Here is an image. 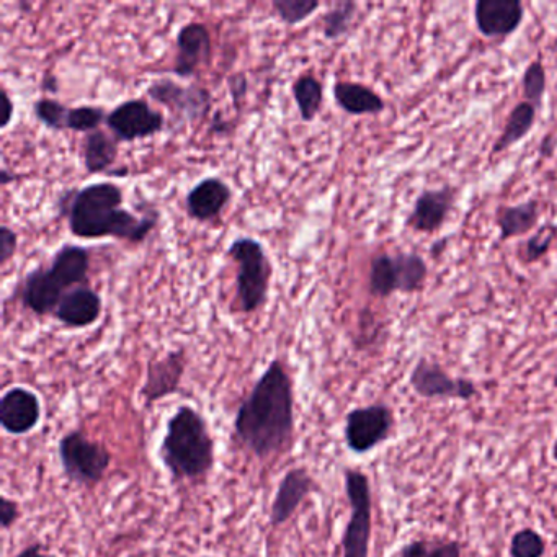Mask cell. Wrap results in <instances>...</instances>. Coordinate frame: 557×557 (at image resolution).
<instances>
[{"instance_id":"5bb4252c","label":"cell","mask_w":557,"mask_h":557,"mask_svg":"<svg viewBox=\"0 0 557 557\" xmlns=\"http://www.w3.org/2000/svg\"><path fill=\"white\" fill-rule=\"evenodd\" d=\"M318 482L306 466H296L289 469L276 488L270 507V524L280 528L292 520L293 515L301 507L302 502L315 492Z\"/></svg>"},{"instance_id":"ab89813d","label":"cell","mask_w":557,"mask_h":557,"mask_svg":"<svg viewBox=\"0 0 557 557\" xmlns=\"http://www.w3.org/2000/svg\"><path fill=\"white\" fill-rule=\"evenodd\" d=\"M2 100H4V115H2V123H0V128L5 129L12 123V119H14V102H12L11 97H9L8 90H2Z\"/></svg>"},{"instance_id":"f1b7e54d","label":"cell","mask_w":557,"mask_h":557,"mask_svg":"<svg viewBox=\"0 0 557 557\" xmlns=\"http://www.w3.org/2000/svg\"><path fill=\"white\" fill-rule=\"evenodd\" d=\"M272 5L276 17L283 24L295 27L311 18L321 8V2L319 0H273Z\"/></svg>"},{"instance_id":"7402d4cb","label":"cell","mask_w":557,"mask_h":557,"mask_svg":"<svg viewBox=\"0 0 557 557\" xmlns=\"http://www.w3.org/2000/svg\"><path fill=\"white\" fill-rule=\"evenodd\" d=\"M540 220V201L528 200L515 207H500L495 213V224L502 240L524 236L534 230Z\"/></svg>"},{"instance_id":"d6986e66","label":"cell","mask_w":557,"mask_h":557,"mask_svg":"<svg viewBox=\"0 0 557 557\" xmlns=\"http://www.w3.org/2000/svg\"><path fill=\"white\" fill-rule=\"evenodd\" d=\"M64 295L66 292L58 286L50 270L45 267H38L25 276L24 286H22V301H24L25 308L30 309L34 314L41 315V318L54 314Z\"/></svg>"},{"instance_id":"4316f807","label":"cell","mask_w":557,"mask_h":557,"mask_svg":"<svg viewBox=\"0 0 557 557\" xmlns=\"http://www.w3.org/2000/svg\"><path fill=\"white\" fill-rule=\"evenodd\" d=\"M368 288L374 298H389L397 289V272L394 256L389 253H380L371 260L370 280Z\"/></svg>"},{"instance_id":"9a60e30c","label":"cell","mask_w":557,"mask_h":557,"mask_svg":"<svg viewBox=\"0 0 557 557\" xmlns=\"http://www.w3.org/2000/svg\"><path fill=\"white\" fill-rule=\"evenodd\" d=\"M524 18L520 0H479L474 8L475 27L485 38H507Z\"/></svg>"},{"instance_id":"7c38bea8","label":"cell","mask_w":557,"mask_h":557,"mask_svg":"<svg viewBox=\"0 0 557 557\" xmlns=\"http://www.w3.org/2000/svg\"><path fill=\"white\" fill-rule=\"evenodd\" d=\"M40 420V397L28 387H11L0 397V425L9 435H28L37 429Z\"/></svg>"},{"instance_id":"8992f818","label":"cell","mask_w":557,"mask_h":557,"mask_svg":"<svg viewBox=\"0 0 557 557\" xmlns=\"http://www.w3.org/2000/svg\"><path fill=\"white\" fill-rule=\"evenodd\" d=\"M345 494L350 505V518L342 534V557H370L373 531V495L370 478L360 469H344Z\"/></svg>"},{"instance_id":"ac0fdd59","label":"cell","mask_w":557,"mask_h":557,"mask_svg":"<svg viewBox=\"0 0 557 557\" xmlns=\"http://www.w3.org/2000/svg\"><path fill=\"white\" fill-rule=\"evenodd\" d=\"M102 298L89 286L70 289L54 311V318L70 329H86L102 315Z\"/></svg>"},{"instance_id":"74e56055","label":"cell","mask_w":557,"mask_h":557,"mask_svg":"<svg viewBox=\"0 0 557 557\" xmlns=\"http://www.w3.org/2000/svg\"><path fill=\"white\" fill-rule=\"evenodd\" d=\"M230 90L231 97H233L234 100V107L239 109L244 100H246L247 90H249V83H247L246 76H244V74H237V76L231 77Z\"/></svg>"},{"instance_id":"60d3db41","label":"cell","mask_w":557,"mask_h":557,"mask_svg":"<svg viewBox=\"0 0 557 557\" xmlns=\"http://www.w3.org/2000/svg\"><path fill=\"white\" fill-rule=\"evenodd\" d=\"M231 123H227L226 120L221 119L220 113L213 116L211 120V132L218 133V135H226V133L231 132Z\"/></svg>"},{"instance_id":"484cf974","label":"cell","mask_w":557,"mask_h":557,"mask_svg":"<svg viewBox=\"0 0 557 557\" xmlns=\"http://www.w3.org/2000/svg\"><path fill=\"white\" fill-rule=\"evenodd\" d=\"M394 263H396L397 289L400 293L422 292L429 275L425 260L419 253L399 252L394 256Z\"/></svg>"},{"instance_id":"7a4b0ae2","label":"cell","mask_w":557,"mask_h":557,"mask_svg":"<svg viewBox=\"0 0 557 557\" xmlns=\"http://www.w3.org/2000/svg\"><path fill=\"white\" fill-rule=\"evenodd\" d=\"M61 213L67 218L70 231L79 239L115 237L139 244L154 231L156 213L138 218L123 208V190L110 182L87 185L61 198Z\"/></svg>"},{"instance_id":"bcb514c9","label":"cell","mask_w":557,"mask_h":557,"mask_svg":"<svg viewBox=\"0 0 557 557\" xmlns=\"http://www.w3.org/2000/svg\"><path fill=\"white\" fill-rule=\"evenodd\" d=\"M178 557H216V556H207V554H205V556H178Z\"/></svg>"},{"instance_id":"ee69618b","label":"cell","mask_w":557,"mask_h":557,"mask_svg":"<svg viewBox=\"0 0 557 557\" xmlns=\"http://www.w3.org/2000/svg\"><path fill=\"white\" fill-rule=\"evenodd\" d=\"M550 136H547L546 139H544L543 143H541V152H543L544 156H550V152H553L554 145L550 143Z\"/></svg>"},{"instance_id":"30bf717a","label":"cell","mask_w":557,"mask_h":557,"mask_svg":"<svg viewBox=\"0 0 557 557\" xmlns=\"http://www.w3.org/2000/svg\"><path fill=\"white\" fill-rule=\"evenodd\" d=\"M410 386L423 399L471 400L478 386L468 377H453L438 363L420 358L410 374Z\"/></svg>"},{"instance_id":"1f68e13d","label":"cell","mask_w":557,"mask_h":557,"mask_svg":"<svg viewBox=\"0 0 557 557\" xmlns=\"http://www.w3.org/2000/svg\"><path fill=\"white\" fill-rule=\"evenodd\" d=\"M35 119L53 132H63L66 129L67 115H70V107L61 103L57 99H40L35 102Z\"/></svg>"},{"instance_id":"f546056e","label":"cell","mask_w":557,"mask_h":557,"mask_svg":"<svg viewBox=\"0 0 557 557\" xmlns=\"http://www.w3.org/2000/svg\"><path fill=\"white\" fill-rule=\"evenodd\" d=\"M399 557H461L458 541L413 540L400 549Z\"/></svg>"},{"instance_id":"836d02e7","label":"cell","mask_w":557,"mask_h":557,"mask_svg":"<svg viewBox=\"0 0 557 557\" xmlns=\"http://www.w3.org/2000/svg\"><path fill=\"white\" fill-rule=\"evenodd\" d=\"M546 554V540L533 528H521L511 536V557H544Z\"/></svg>"},{"instance_id":"e575fe53","label":"cell","mask_w":557,"mask_h":557,"mask_svg":"<svg viewBox=\"0 0 557 557\" xmlns=\"http://www.w3.org/2000/svg\"><path fill=\"white\" fill-rule=\"evenodd\" d=\"M556 234L557 227L554 226V224H546V226L540 227V230L524 243V262L534 263L543 259V257L549 252L550 246H553L554 239H556Z\"/></svg>"},{"instance_id":"7bdbcfd3","label":"cell","mask_w":557,"mask_h":557,"mask_svg":"<svg viewBox=\"0 0 557 557\" xmlns=\"http://www.w3.org/2000/svg\"><path fill=\"white\" fill-rule=\"evenodd\" d=\"M14 181L15 175L11 174L8 169H2V171H0V184L4 185V187L5 185L12 184Z\"/></svg>"},{"instance_id":"6da1fadb","label":"cell","mask_w":557,"mask_h":557,"mask_svg":"<svg viewBox=\"0 0 557 557\" xmlns=\"http://www.w3.org/2000/svg\"><path fill=\"white\" fill-rule=\"evenodd\" d=\"M234 436L259 461L280 458L296 442L295 383L280 358L270 361L234 417Z\"/></svg>"},{"instance_id":"b9f144b4","label":"cell","mask_w":557,"mask_h":557,"mask_svg":"<svg viewBox=\"0 0 557 557\" xmlns=\"http://www.w3.org/2000/svg\"><path fill=\"white\" fill-rule=\"evenodd\" d=\"M41 89L48 94H58L60 92V81L54 74H50V76L45 77L44 83H41Z\"/></svg>"},{"instance_id":"83f0119b","label":"cell","mask_w":557,"mask_h":557,"mask_svg":"<svg viewBox=\"0 0 557 557\" xmlns=\"http://www.w3.org/2000/svg\"><path fill=\"white\" fill-rule=\"evenodd\" d=\"M358 5L355 2H337L329 9L322 21V34L327 40H338L350 30L351 22L357 15Z\"/></svg>"},{"instance_id":"3957f363","label":"cell","mask_w":557,"mask_h":557,"mask_svg":"<svg viewBox=\"0 0 557 557\" xmlns=\"http://www.w3.org/2000/svg\"><path fill=\"white\" fill-rule=\"evenodd\" d=\"M159 459L174 484L207 481L216 465V443L200 410L187 404L177 407L168 420Z\"/></svg>"},{"instance_id":"f6af8a7d","label":"cell","mask_w":557,"mask_h":557,"mask_svg":"<svg viewBox=\"0 0 557 557\" xmlns=\"http://www.w3.org/2000/svg\"><path fill=\"white\" fill-rule=\"evenodd\" d=\"M553 458H554V461L557 462V438H556V442H554V445H553Z\"/></svg>"},{"instance_id":"8fae6325","label":"cell","mask_w":557,"mask_h":557,"mask_svg":"<svg viewBox=\"0 0 557 557\" xmlns=\"http://www.w3.org/2000/svg\"><path fill=\"white\" fill-rule=\"evenodd\" d=\"M148 96L174 113L178 120H200L210 113V90L201 86H182L172 79L154 81L148 87Z\"/></svg>"},{"instance_id":"5b68a950","label":"cell","mask_w":557,"mask_h":557,"mask_svg":"<svg viewBox=\"0 0 557 557\" xmlns=\"http://www.w3.org/2000/svg\"><path fill=\"white\" fill-rule=\"evenodd\" d=\"M61 468L74 484L94 488L103 481L113 455L106 443L89 438L83 430H71L58 443Z\"/></svg>"},{"instance_id":"e0dca14e","label":"cell","mask_w":557,"mask_h":557,"mask_svg":"<svg viewBox=\"0 0 557 557\" xmlns=\"http://www.w3.org/2000/svg\"><path fill=\"white\" fill-rule=\"evenodd\" d=\"M231 200L233 190L226 182L218 177H207L188 191L185 208L191 220L207 223L220 218Z\"/></svg>"},{"instance_id":"d590c367","label":"cell","mask_w":557,"mask_h":557,"mask_svg":"<svg viewBox=\"0 0 557 557\" xmlns=\"http://www.w3.org/2000/svg\"><path fill=\"white\" fill-rule=\"evenodd\" d=\"M21 518L22 508L17 500L5 497V495L0 498V527H2V530H11L12 527L18 523Z\"/></svg>"},{"instance_id":"2e32d148","label":"cell","mask_w":557,"mask_h":557,"mask_svg":"<svg viewBox=\"0 0 557 557\" xmlns=\"http://www.w3.org/2000/svg\"><path fill=\"white\" fill-rule=\"evenodd\" d=\"M455 188L442 187L436 190H423L413 205L406 220V226L416 233L433 234L445 226L453 207H455Z\"/></svg>"},{"instance_id":"8d00e7d4","label":"cell","mask_w":557,"mask_h":557,"mask_svg":"<svg viewBox=\"0 0 557 557\" xmlns=\"http://www.w3.org/2000/svg\"><path fill=\"white\" fill-rule=\"evenodd\" d=\"M18 234L9 226L0 227V263L5 265L17 252Z\"/></svg>"},{"instance_id":"cb8c5ba5","label":"cell","mask_w":557,"mask_h":557,"mask_svg":"<svg viewBox=\"0 0 557 557\" xmlns=\"http://www.w3.org/2000/svg\"><path fill=\"white\" fill-rule=\"evenodd\" d=\"M536 115L537 110L531 103L520 102L518 106H515L510 115H508L507 123H505L504 132L498 136L494 148H492V154L507 151L511 146L527 138L531 129H533Z\"/></svg>"},{"instance_id":"4fadbf2b","label":"cell","mask_w":557,"mask_h":557,"mask_svg":"<svg viewBox=\"0 0 557 557\" xmlns=\"http://www.w3.org/2000/svg\"><path fill=\"white\" fill-rule=\"evenodd\" d=\"M213 54V38L210 28L201 22L184 25L177 34V54L172 73L182 79L194 77L207 66Z\"/></svg>"},{"instance_id":"603a6c76","label":"cell","mask_w":557,"mask_h":557,"mask_svg":"<svg viewBox=\"0 0 557 557\" xmlns=\"http://www.w3.org/2000/svg\"><path fill=\"white\" fill-rule=\"evenodd\" d=\"M119 158V141L109 133L97 129L86 135L83 145L84 168L89 174H106Z\"/></svg>"},{"instance_id":"d6a6232c","label":"cell","mask_w":557,"mask_h":557,"mask_svg":"<svg viewBox=\"0 0 557 557\" xmlns=\"http://www.w3.org/2000/svg\"><path fill=\"white\" fill-rule=\"evenodd\" d=\"M107 116L109 113L100 107H76V109H70L66 129L89 135L100 129V125L107 122Z\"/></svg>"},{"instance_id":"d4e9b609","label":"cell","mask_w":557,"mask_h":557,"mask_svg":"<svg viewBox=\"0 0 557 557\" xmlns=\"http://www.w3.org/2000/svg\"><path fill=\"white\" fill-rule=\"evenodd\" d=\"M292 92L302 122H314L324 103V87L319 79L311 74H305L295 81Z\"/></svg>"},{"instance_id":"9c48e42d","label":"cell","mask_w":557,"mask_h":557,"mask_svg":"<svg viewBox=\"0 0 557 557\" xmlns=\"http://www.w3.org/2000/svg\"><path fill=\"white\" fill-rule=\"evenodd\" d=\"M187 364L188 354L184 347L168 351L164 357L149 360L145 384L139 391L148 409L181 391Z\"/></svg>"},{"instance_id":"52a82bcc","label":"cell","mask_w":557,"mask_h":557,"mask_svg":"<svg viewBox=\"0 0 557 557\" xmlns=\"http://www.w3.org/2000/svg\"><path fill=\"white\" fill-rule=\"evenodd\" d=\"M396 419L387 404L355 407L345 417V445L355 455H367L389 440Z\"/></svg>"},{"instance_id":"ba28073f","label":"cell","mask_w":557,"mask_h":557,"mask_svg":"<svg viewBox=\"0 0 557 557\" xmlns=\"http://www.w3.org/2000/svg\"><path fill=\"white\" fill-rule=\"evenodd\" d=\"M106 123L116 141L133 143L161 133L165 119L162 112L152 109L146 100L133 99L113 109Z\"/></svg>"},{"instance_id":"277c9868","label":"cell","mask_w":557,"mask_h":557,"mask_svg":"<svg viewBox=\"0 0 557 557\" xmlns=\"http://www.w3.org/2000/svg\"><path fill=\"white\" fill-rule=\"evenodd\" d=\"M227 257L237 265V309L244 314H253L269 299L272 263L265 247L252 237H237L227 247Z\"/></svg>"},{"instance_id":"4dcf8cb0","label":"cell","mask_w":557,"mask_h":557,"mask_svg":"<svg viewBox=\"0 0 557 557\" xmlns=\"http://www.w3.org/2000/svg\"><path fill=\"white\" fill-rule=\"evenodd\" d=\"M546 70H544L543 61H533L524 71L523 77H521L524 102L531 103L536 110H541L544 94H546Z\"/></svg>"},{"instance_id":"44dd1931","label":"cell","mask_w":557,"mask_h":557,"mask_svg":"<svg viewBox=\"0 0 557 557\" xmlns=\"http://www.w3.org/2000/svg\"><path fill=\"white\" fill-rule=\"evenodd\" d=\"M334 99L345 113L354 116L380 115L386 109L383 97L377 96L371 87L358 83H335Z\"/></svg>"},{"instance_id":"ffe728a7","label":"cell","mask_w":557,"mask_h":557,"mask_svg":"<svg viewBox=\"0 0 557 557\" xmlns=\"http://www.w3.org/2000/svg\"><path fill=\"white\" fill-rule=\"evenodd\" d=\"M48 270L58 286L66 293L77 286H84L90 270L89 249L76 244H64L54 253L53 262Z\"/></svg>"},{"instance_id":"f35d334b","label":"cell","mask_w":557,"mask_h":557,"mask_svg":"<svg viewBox=\"0 0 557 557\" xmlns=\"http://www.w3.org/2000/svg\"><path fill=\"white\" fill-rule=\"evenodd\" d=\"M12 557H58V556H54V554L47 553V549H45L44 544L34 543V544H28V546H25L24 549L18 550V553Z\"/></svg>"},{"instance_id":"7dc6e473","label":"cell","mask_w":557,"mask_h":557,"mask_svg":"<svg viewBox=\"0 0 557 557\" xmlns=\"http://www.w3.org/2000/svg\"><path fill=\"white\" fill-rule=\"evenodd\" d=\"M554 50H556V51H557V41H556V47H554Z\"/></svg>"}]
</instances>
